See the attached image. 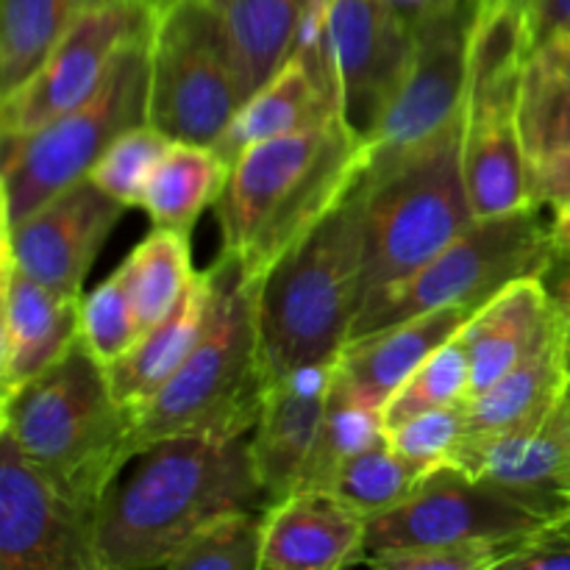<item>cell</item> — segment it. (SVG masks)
I'll list each match as a JSON object with an SVG mask.
<instances>
[{
  "mask_svg": "<svg viewBox=\"0 0 570 570\" xmlns=\"http://www.w3.org/2000/svg\"><path fill=\"white\" fill-rule=\"evenodd\" d=\"M250 440L167 438L100 499L95 554L100 570L167 568L198 529L234 510H265Z\"/></svg>",
  "mask_w": 570,
  "mask_h": 570,
  "instance_id": "obj_1",
  "label": "cell"
},
{
  "mask_svg": "<svg viewBox=\"0 0 570 570\" xmlns=\"http://www.w3.org/2000/svg\"><path fill=\"white\" fill-rule=\"evenodd\" d=\"M367 145L343 117L250 145L232 161L215 212L223 250L262 284L273 265L321 226L360 184Z\"/></svg>",
  "mask_w": 570,
  "mask_h": 570,
  "instance_id": "obj_2",
  "label": "cell"
},
{
  "mask_svg": "<svg viewBox=\"0 0 570 570\" xmlns=\"http://www.w3.org/2000/svg\"><path fill=\"white\" fill-rule=\"evenodd\" d=\"M209 323L176 376L131 412L128 462L167 438H248L265 401L259 345V282L223 250L209 267Z\"/></svg>",
  "mask_w": 570,
  "mask_h": 570,
  "instance_id": "obj_3",
  "label": "cell"
},
{
  "mask_svg": "<svg viewBox=\"0 0 570 570\" xmlns=\"http://www.w3.org/2000/svg\"><path fill=\"white\" fill-rule=\"evenodd\" d=\"M131 417L111 390L106 365L81 337L53 367L3 401V432L92 512L128 465Z\"/></svg>",
  "mask_w": 570,
  "mask_h": 570,
  "instance_id": "obj_4",
  "label": "cell"
},
{
  "mask_svg": "<svg viewBox=\"0 0 570 570\" xmlns=\"http://www.w3.org/2000/svg\"><path fill=\"white\" fill-rule=\"evenodd\" d=\"M465 109L393 165L362 173L360 309L410 278L476 220L462 173Z\"/></svg>",
  "mask_w": 570,
  "mask_h": 570,
  "instance_id": "obj_5",
  "label": "cell"
},
{
  "mask_svg": "<svg viewBox=\"0 0 570 570\" xmlns=\"http://www.w3.org/2000/svg\"><path fill=\"white\" fill-rule=\"evenodd\" d=\"M362 220L356 189L259 284V345L267 382L337 362L360 315Z\"/></svg>",
  "mask_w": 570,
  "mask_h": 570,
  "instance_id": "obj_6",
  "label": "cell"
},
{
  "mask_svg": "<svg viewBox=\"0 0 570 570\" xmlns=\"http://www.w3.org/2000/svg\"><path fill=\"white\" fill-rule=\"evenodd\" d=\"M150 33L122 45L100 87L76 109L3 137V228L87 178L120 134L148 122Z\"/></svg>",
  "mask_w": 570,
  "mask_h": 570,
  "instance_id": "obj_7",
  "label": "cell"
},
{
  "mask_svg": "<svg viewBox=\"0 0 570 570\" xmlns=\"http://www.w3.org/2000/svg\"><path fill=\"white\" fill-rule=\"evenodd\" d=\"M540 212V206H529L473 220L429 265L367 301L351 326L348 343L449 306L479 312L518 278L543 276L557 256V239L554 223H546Z\"/></svg>",
  "mask_w": 570,
  "mask_h": 570,
  "instance_id": "obj_8",
  "label": "cell"
},
{
  "mask_svg": "<svg viewBox=\"0 0 570 570\" xmlns=\"http://www.w3.org/2000/svg\"><path fill=\"white\" fill-rule=\"evenodd\" d=\"M245 104L209 0H165L150 33L148 122L173 142L215 148Z\"/></svg>",
  "mask_w": 570,
  "mask_h": 570,
  "instance_id": "obj_9",
  "label": "cell"
},
{
  "mask_svg": "<svg viewBox=\"0 0 570 570\" xmlns=\"http://www.w3.org/2000/svg\"><path fill=\"white\" fill-rule=\"evenodd\" d=\"M549 523L456 465L423 473L404 501L365 521V549L356 566L390 551L438 546L515 543Z\"/></svg>",
  "mask_w": 570,
  "mask_h": 570,
  "instance_id": "obj_10",
  "label": "cell"
},
{
  "mask_svg": "<svg viewBox=\"0 0 570 570\" xmlns=\"http://www.w3.org/2000/svg\"><path fill=\"white\" fill-rule=\"evenodd\" d=\"M156 0H98L14 92L3 95L0 134L14 137L76 109L109 72L122 45L154 31Z\"/></svg>",
  "mask_w": 570,
  "mask_h": 570,
  "instance_id": "obj_11",
  "label": "cell"
},
{
  "mask_svg": "<svg viewBox=\"0 0 570 570\" xmlns=\"http://www.w3.org/2000/svg\"><path fill=\"white\" fill-rule=\"evenodd\" d=\"M473 11L476 0H460L412 26V61L393 104L367 142L362 173H376L399 161L465 109Z\"/></svg>",
  "mask_w": 570,
  "mask_h": 570,
  "instance_id": "obj_12",
  "label": "cell"
},
{
  "mask_svg": "<svg viewBox=\"0 0 570 570\" xmlns=\"http://www.w3.org/2000/svg\"><path fill=\"white\" fill-rule=\"evenodd\" d=\"M0 568L100 570L95 512L72 501L6 432L0 434Z\"/></svg>",
  "mask_w": 570,
  "mask_h": 570,
  "instance_id": "obj_13",
  "label": "cell"
},
{
  "mask_svg": "<svg viewBox=\"0 0 570 570\" xmlns=\"http://www.w3.org/2000/svg\"><path fill=\"white\" fill-rule=\"evenodd\" d=\"M415 50V28L387 0H332L328 53L334 98L348 131L371 142Z\"/></svg>",
  "mask_w": 570,
  "mask_h": 570,
  "instance_id": "obj_14",
  "label": "cell"
},
{
  "mask_svg": "<svg viewBox=\"0 0 570 570\" xmlns=\"http://www.w3.org/2000/svg\"><path fill=\"white\" fill-rule=\"evenodd\" d=\"M126 209L87 176L3 228V256L37 282L65 295H81L89 267Z\"/></svg>",
  "mask_w": 570,
  "mask_h": 570,
  "instance_id": "obj_15",
  "label": "cell"
},
{
  "mask_svg": "<svg viewBox=\"0 0 570 570\" xmlns=\"http://www.w3.org/2000/svg\"><path fill=\"white\" fill-rule=\"evenodd\" d=\"M451 465L499 490L546 523L570 518V406L562 404L532 426L490 438H465Z\"/></svg>",
  "mask_w": 570,
  "mask_h": 570,
  "instance_id": "obj_16",
  "label": "cell"
},
{
  "mask_svg": "<svg viewBox=\"0 0 570 570\" xmlns=\"http://www.w3.org/2000/svg\"><path fill=\"white\" fill-rule=\"evenodd\" d=\"M81 295H65L37 282L3 256V337H0V390L3 401L22 384L42 376L81 337Z\"/></svg>",
  "mask_w": 570,
  "mask_h": 570,
  "instance_id": "obj_17",
  "label": "cell"
},
{
  "mask_svg": "<svg viewBox=\"0 0 570 570\" xmlns=\"http://www.w3.org/2000/svg\"><path fill=\"white\" fill-rule=\"evenodd\" d=\"M332 376L334 362H315L267 382L259 423L250 438L256 476L267 501L298 490L301 471L321 429Z\"/></svg>",
  "mask_w": 570,
  "mask_h": 570,
  "instance_id": "obj_18",
  "label": "cell"
},
{
  "mask_svg": "<svg viewBox=\"0 0 570 570\" xmlns=\"http://www.w3.org/2000/svg\"><path fill=\"white\" fill-rule=\"evenodd\" d=\"M365 549V518L323 490L271 501L262 518L259 570L351 568Z\"/></svg>",
  "mask_w": 570,
  "mask_h": 570,
  "instance_id": "obj_19",
  "label": "cell"
},
{
  "mask_svg": "<svg viewBox=\"0 0 570 570\" xmlns=\"http://www.w3.org/2000/svg\"><path fill=\"white\" fill-rule=\"evenodd\" d=\"M476 315L468 306L429 312L367 337L351 340L334 362V382L360 404L384 410L401 384Z\"/></svg>",
  "mask_w": 570,
  "mask_h": 570,
  "instance_id": "obj_20",
  "label": "cell"
},
{
  "mask_svg": "<svg viewBox=\"0 0 570 570\" xmlns=\"http://www.w3.org/2000/svg\"><path fill=\"white\" fill-rule=\"evenodd\" d=\"M518 117L534 204L551 212V223H568L570 81L543 50H532L523 67Z\"/></svg>",
  "mask_w": 570,
  "mask_h": 570,
  "instance_id": "obj_21",
  "label": "cell"
},
{
  "mask_svg": "<svg viewBox=\"0 0 570 570\" xmlns=\"http://www.w3.org/2000/svg\"><path fill=\"white\" fill-rule=\"evenodd\" d=\"M560 317L543 276L512 282L490 298L456 337L471 360V395L510 373L549 340Z\"/></svg>",
  "mask_w": 570,
  "mask_h": 570,
  "instance_id": "obj_22",
  "label": "cell"
},
{
  "mask_svg": "<svg viewBox=\"0 0 570 570\" xmlns=\"http://www.w3.org/2000/svg\"><path fill=\"white\" fill-rule=\"evenodd\" d=\"M212 284L209 273H195L176 309L156 323L131 345L128 354L106 367L117 401L131 412L142 410L161 387L176 376L209 323Z\"/></svg>",
  "mask_w": 570,
  "mask_h": 570,
  "instance_id": "obj_23",
  "label": "cell"
},
{
  "mask_svg": "<svg viewBox=\"0 0 570 570\" xmlns=\"http://www.w3.org/2000/svg\"><path fill=\"white\" fill-rule=\"evenodd\" d=\"M568 387L570 367L562 326L557 323L540 348L518 362L499 382L465 401V438H490V434L540 423L562 404Z\"/></svg>",
  "mask_w": 570,
  "mask_h": 570,
  "instance_id": "obj_24",
  "label": "cell"
},
{
  "mask_svg": "<svg viewBox=\"0 0 570 570\" xmlns=\"http://www.w3.org/2000/svg\"><path fill=\"white\" fill-rule=\"evenodd\" d=\"M337 115V104L315 81L306 61L289 53L282 70L239 106L215 148L232 165L250 145L301 131V128L321 126Z\"/></svg>",
  "mask_w": 570,
  "mask_h": 570,
  "instance_id": "obj_25",
  "label": "cell"
},
{
  "mask_svg": "<svg viewBox=\"0 0 570 570\" xmlns=\"http://www.w3.org/2000/svg\"><path fill=\"white\" fill-rule=\"evenodd\" d=\"M312 3L315 0H209L245 100L289 59L295 33Z\"/></svg>",
  "mask_w": 570,
  "mask_h": 570,
  "instance_id": "obj_26",
  "label": "cell"
},
{
  "mask_svg": "<svg viewBox=\"0 0 570 570\" xmlns=\"http://www.w3.org/2000/svg\"><path fill=\"white\" fill-rule=\"evenodd\" d=\"M232 165L212 145L173 142L150 176L142 209L154 226L193 234L206 206L217 204Z\"/></svg>",
  "mask_w": 570,
  "mask_h": 570,
  "instance_id": "obj_27",
  "label": "cell"
},
{
  "mask_svg": "<svg viewBox=\"0 0 570 570\" xmlns=\"http://www.w3.org/2000/svg\"><path fill=\"white\" fill-rule=\"evenodd\" d=\"M98 0H0V89L14 92Z\"/></svg>",
  "mask_w": 570,
  "mask_h": 570,
  "instance_id": "obj_28",
  "label": "cell"
},
{
  "mask_svg": "<svg viewBox=\"0 0 570 570\" xmlns=\"http://www.w3.org/2000/svg\"><path fill=\"white\" fill-rule=\"evenodd\" d=\"M120 271L126 276L139 328L145 334L176 309L198 273L193 271L189 234L154 226V232L126 256Z\"/></svg>",
  "mask_w": 570,
  "mask_h": 570,
  "instance_id": "obj_29",
  "label": "cell"
},
{
  "mask_svg": "<svg viewBox=\"0 0 570 570\" xmlns=\"http://www.w3.org/2000/svg\"><path fill=\"white\" fill-rule=\"evenodd\" d=\"M382 438H387L382 410L360 404L332 376L326 410H323L315 445H312L304 471H301L298 490H323L326 493L345 462L371 449Z\"/></svg>",
  "mask_w": 570,
  "mask_h": 570,
  "instance_id": "obj_30",
  "label": "cell"
},
{
  "mask_svg": "<svg viewBox=\"0 0 570 570\" xmlns=\"http://www.w3.org/2000/svg\"><path fill=\"white\" fill-rule=\"evenodd\" d=\"M415 484L417 473L395 454L390 440L382 438L362 454L351 456L326 493H332L367 521L404 501Z\"/></svg>",
  "mask_w": 570,
  "mask_h": 570,
  "instance_id": "obj_31",
  "label": "cell"
},
{
  "mask_svg": "<svg viewBox=\"0 0 570 570\" xmlns=\"http://www.w3.org/2000/svg\"><path fill=\"white\" fill-rule=\"evenodd\" d=\"M265 510H234L193 534L170 570H259Z\"/></svg>",
  "mask_w": 570,
  "mask_h": 570,
  "instance_id": "obj_32",
  "label": "cell"
},
{
  "mask_svg": "<svg viewBox=\"0 0 570 570\" xmlns=\"http://www.w3.org/2000/svg\"><path fill=\"white\" fill-rule=\"evenodd\" d=\"M471 399V360L460 337L434 351L410 379L399 387V393L382 410L384 426L406 421L438 406L462 404Z\"/></svg>",
  "mask_w": 570,
  "mask_h": 570,
  "instance_id": "obj_33",
  "label": "cell"
},
{
  "mask_svg": "<svg viewBox=\"0 0 570 570\" xmlns=\"http://www.w3.org/2000/svg\"><path fill=\"white\" fill-rule=\"evenodd\" d=\"M170 145L173 139L161 134L156 126H150V122L128 128L100 156L89 178L104 193L120 200L122 206H142V195L148 189L150 176L159 167V161L165 159Z\"/></svg>",
  "mask_w": 570,
  "mask_h": 570,
  "instance_id": "obj_34",
  "label": "cell"
},
{
  "mask_svg": "<svg viewBox=\"0 0 570 570\" xmlns=\"http://www.w3.org/2000/svg\"><path fill=\"white\" fill-rule=\"evenodd\" d=\"M78 326H81L83 345L106 367L128 354L131 345L142 337L120 267L92 293L83 295L81 309H78Z\"/></svg>",
  "mask_w": 570,
  "mask_h": 570,
  "instance_id": "obj_35",
  "label": "cell"
},
{
  "mask_svg": "<svg viewBox=\"0 0 570 570\" xmlns=\"http://www.w3.org/2000/svg\"><path fill=\"white\" fill-rule=\"evenodd\" d=\"M465 432V401H462V404L438 406V410H426L395 423L387 429V440L395 454L421 479L423 473L454 460Z\"/></svg>",
  "mask_w": 570,
  "mask_h": 570,
  "instance_id": "obj_36",
  "label": "cell"
},
{
  "mask_svg": "<svg viewBox=\"0 0 570 570\" xmlns=\"http://www.w3.org/2000/svg\"><path fill=\"white\" fill-rule=\"evenodd\" d=\"M527 540V538H523ZM515 543H471V546H438V549H410L390 551V554L371 557L362 566L384 570H484L499 568L507 554L518 549Z\"/></svg>",
  "mask_w": 570,
  "mask_h": 570,
  "instance_id": "obj_37",
  "label": "cell"
},
{
  "mask_svg": "<svg viewBox=\"0 0 570 570\" xmlns=\"http://www.w3.org/2000/svg\"><path fill=\"white\" fill-rule=\"evenodd\" d=\"M499 568L512 570H557L570 568V527L549 523L540 532L529 534L512 554L499 562Z\"/></svg>",
  "mask_w": 570,
  "mask_h": 570,
  "instance_id": "obj_38",
  "label": "cell"
},
{
  "mask_svg": "<svg viewBox=\"0 0 570 570\" xmlns=\"http://www.w3.org/2000/svg\"><path fill=\"white\" fill-rule=\"evenodd\" d=\"M521 3L527 9L534 48L570 37V0H521Z\"/></svg>",
  "mask_w": 570,
  "mask_h": 570,
  "instance_id": "obj_39",
  "label": "cell"
},
{
  "mask_svg": "<svg viewBox=\"0 0 570 570\" xmlns=\"http://www.w3.org/2000/svg\"><path fill=\"white\" fill-rule=\"evenodd\" d=\"M543 282L549 287L551 301L557 306V315H560L562 326V343H566V360L570 367V256L557 250L554 262H551L549 271L543 273Z\"/></svg>",
  "mask_w": 570,
  "mask_h": 570,
  "instance_id": "obj_40",
  "label": "cell"
},
{
  "mask_svg": "<svg viewBox=\"0 0 570 570\" xmlns=\"http://www.w3.org/2000/svg\"><path fill=\"white\" fill-rule=\"evenodd\" d=\"M387 3L415 26V22L426 20V17L438 14V11L449 9V6L460 3V0H387Z\"/></svg>",
  "mask_w": 570,
  "mask_h": 570,
  "instance_id": "obj_41",
  "label": "cell"
},
{
  "mask_svg": "<svg viewBox=\"0 0 570 570\" xmlns=\"http://www.w3.org/2000/svg\"><path fill=\"white\" fill-rule=\"evenodd\" d=\"M534 50H543V53L549 56L557 67H560L562 76L570 81V37L557 39V42H549V45H540V48H534Z\"/></svg>",
  "mask_w": 570,
  "mask_h": 570,
  "instance_id": "obj_42",
  "label": "cell"
},
{
  "mask_svg": "<svg viewBox=\"0 0 570 570\" xmlns=\"http://www.w3.org/2000/svg\"><path fill=\"white\" fill-rule=\"evenodd\" d=\"M554 239H557V250L570 256V220L568 223H554Z\"/></svg>",
  "mask_w": 570,
  "mask_h": 570,
  "instance_id": "obj_43",
  "label": "cell"
},
{
  "mask_svg": "<svg viewBox=\"0 0 570 570\" xmlns=\"http://www.w3.org/2000/svg\"><path fill=\"white\" fill-rule=\"evenodd\" d=\"M568 406H570V387H568ZM562 523H568V527H570V518H568V521H562Z\"/></svg>",
  "mask_w": 570,
  "mask_h": 570,
  "instance_id": "obj_44",
  "label": "cell"
},
{
  "mask_svg": "<svg viewBox=\"0 0 570 570\" xmlns=\"http://www.w3.org/2000/svg\"><path fill=\"white\" fill-rule=\"evenodd\" d=\"M156 3H165V0H156Z\"/></svg>",
  "mask_w": 570,
  "mask_h": 570,
  "instance_id": "obj_45",
  "label": "cell"
}]
</instances>
